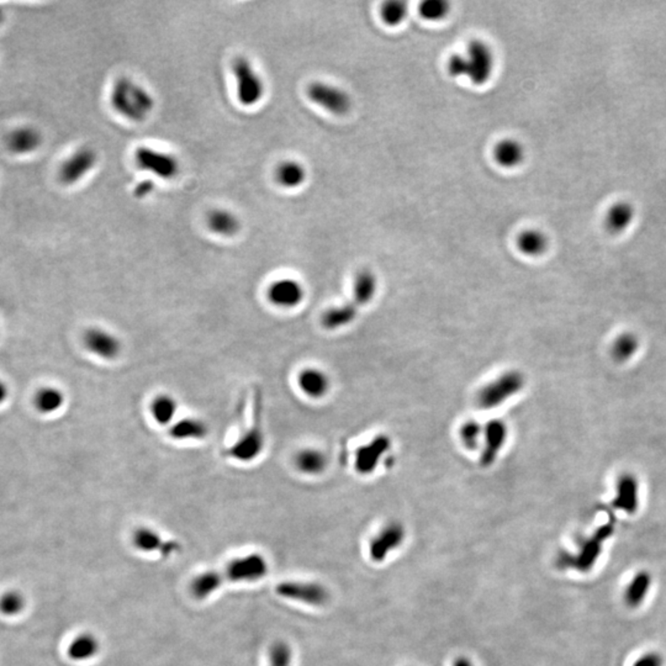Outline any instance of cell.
<instances>
[{
    "instance_id": "obj_1",
    "label": "cell",
    "mask_w": 666,
    "mask_h": 666,
    "mask_svg": "<svg viewBox=\"0 0 666 666\" xmlns=\"http://www.w3.org/2000/svg\"><path fill=\"white\" fill-rule=\"evenodd\" d=\"M495 68L494 51L485 41H471L464 55H453L448 60V73L453 78H466L476 86H484L492 79Z\"/></svg>"
},
{
    "instance_id": "obj_2",
    "label": "cell",
    "mask_w": 666,
    "mask_h": 666,
    "mask_svg": "<svg viewBox=\"0 0 666 666\" xmlns=\"http://www.w3.org/2000/svg\"><path fill=\"white\" fill-rule=\"evenodd\" d=\"M113 109L126 120L143 122L154 109V98L143 86L129 76H121L110 93Z\"/></svg>"
},
{
    "instance_id": "obj_3",
    "label": "cell",
    "mask_w": 666,
    "mask_h": 666,
    "mask_svg": "<svg viewBox=\"0 0 666 666\" xmlns=\"http://www.w3.org/2000/svg\"><path fill=\"white\" fill-rule=\"evenodd\" d=\"M611 523L601 526L589 538H583L578 543L576 552L560 551L555 557V567L560 570H576L579 573H589L600 559L605 542L613 535Z\"/></svg>"
},
{
    "instance_id": "obj_4",
    "label": "cell",
    "mask_w": 666,
    "mask_h": 666,
    "mask_svg": "<svg viewBox=\"0 0 666 666\" xmlns=\"http://www.w3.org/2000/svg\"><path fill=\"white\" fill-rule=\"evenodd\" d=\"M524 385L526 377L521 371H505L479 390L476 404L482 409H497L521 393Z\"/></svg>"
},
{
    "instance_id": "obj_5",
    "label": "cell",
    "mask_w": 666,
    "mask_h": 666,
    "mask_svg": "<svg viewBox=\"0 0 666 666\" xmlns=\"http://www.w3.org/2000/svg\"><path fill=\"white\" fill-rule=\"evenodd\" d=\"M232 72L237 84V98L243 106H254L262 101L266 86L262 76L253 68L246 57H237L232 63Z\"/></svg>"
},
{
    "instance_id": "obj_6",
    "label": "cell",
    "mask_w": 666,
    "mask_h": 666,
    "mask_svg": "<svg viewBox=\"0 0 666 666\" xmlns=\"http://www.w3.org/2000/svg\"><path fill=\"white\" fill-rule=\"evenodd\" d=\"M307 98L314 104L333 115H346L352 108V98L342 88L325 82H314L306 89Z\"/></svg>"
},
{
    "instance_id": "obj_7",
    "label": "cell",
    "mask_w": 666,
    "mask_h": 666,
    "mask_svg": "<svg viewBox=\"0 0 666 666\" xmlns=\"http://www.w3.org/2000/svg\"><path fill=\"white\" fill-rule=\"evenodd\" d=\"M264 433L262 430V420H261V404L256 405V412L253 417V425L248 428L241 437L236 441L235 444L227 450V455L231 458L237 459L240 462H252L258 458L264 449Z\"/></svg>"
},
{
    "instance_id": "obj_8",
    "label": "cell",
    "mask_w": 666,
    "mask_h": 666,
    "mask_svg": "<svg viewBox=\"0 0 666 666\" xmlns=\"http://www.w3.org/2000/svg\"><path fill=\"white\" fill-rule=\"evenodd\" d=\"M135 161L141 170L149 172L164 181L173 179L181 170L179 161L173 154L156 151L153 148H138L135 152Z\"/></svg>"
},
{
    "instance_id": "obj_9",
    "label": "cell",
    "mask_w": 666,
    "mask_h": 666,
    "mask_svg": "<svg viewBox=\"0 0 666 666\" xmlns=\"http://www.w3.org/2000/svg\"><path fill=\"white\" fill-rule=\"evenodd\" d=\"M98 163V154L92 147H82L72 153L60 164L58 178L65 186H73L83 181Z\"/></svg>"
},
{
    "instance_id": "obj_10",
    "label": "cell",
    "mask_w": 666,
    "mask_h": 666,
    "mask_svg": "<svg viewBox=\"0 0 666 666\" xmlns=\"http://www.w3.org/2000/svg\"><path fill=\"white\" fill-rule=\"evenodd\" d=\"M277 594L288 600L299 601L311 606L321 607L330 600L328 590L316 583L284 581L277 586Z\"/></svg>"
},
{
    "instance_id": "obj_11",
    "label": "cell",
    "mask_w": 666,
    "mask_h": 666,
    "mask_svg": "<svg viewBox=\"0 0 666 666\" xmlns=\"http://www.w3.org/2000/svg\"><path fill=\"white\" fill-rule=\"evenodd\" d=\"M268 573V564L261 554H251L247 557L238 558L229 562L222 574V579L231 583L242 581H256L262 579Z\"/></svg>"
},
{
    "instance_id": "obj_12",
    "label": "cell",
    "mask_w": 666,
    "mask_h": 666,
    "mask_svg": "<svg viewBox=\"0 0 666 666\" xmlns=\"http://www.w3.org/2000/svg\"><path fill=\"white\" fill-rule=\"evenodd\" d=\"M391 449V439L380 434L371 442L358 448L355 455V470L362 476H369L380 465L384 457Z\"/></svg>"
},
{
    "instance_id": "obj_13",
    "label": "cell",
    "mask_w": 666,
    "mask_h": 666,
    "mask_svg": "<svg viewBox=\"0 0 666 666\" xmlns=\"http://www.w3.org/2000/svg\"><path fill=\"white\" fill-rule=\"evenodd\" d=\"M508 439V427L503 421H489L484 425V437L481 446L480 463L490 466L496 462Z\"/></svg>"
},
{
    "instance_id": "obj_14",
    "label": "cell",
    "mask_w": 666,
    "mask_h": 666,
    "mask_svg": "<svg viewBox=\"0 0 666 666\" xmlns=\"http://www.w3.org/2000/svg\"><path fill=\"white\" fill-rule=\"evenodd\" d=\"M406 530L399 522H390L377 533L369 544V555L373 562H382L390 553L399 548L405 539Z\"/></svg>"
},
{
    "instance_id": "obj_15",
    "label": "cell",
    "mask_w": 666,
    "mask_h": 666,
    "mask_svg": "<svg viewBox=\"0 0 666 666\" xmlns=\"http://www.w3.org/2000/svg\"><path fill=\"white\" fill-rule=\"evenodd\" d=\"M84 346L92 355L105 361H114L122 350L120 339L104 328H89L84 334Z\"/></svg>"
},
{
    "instance_id": "obj_16",
    "label": "cell",
    "mask_w": 666,
    "mask_h": 666,
    "mask_svg": "<svg viewBox=\"0 0 666 666\" xmlns=\"http://www.w3.org/2000/svg\"><path fill=\"white\" fill-rule=\"evenodd\" d=\"M267 296L268 300L273 305L291 309L302 302L305 298V290L295 279H279L269 285Z\"/></svg>"
},
{
    "instance_id": "obj_17",
    "label": "cell",
    "mask_w": 666,
    "mask_h": 666,
    "mask_svg": "<svg viewBox=\"0 0 666 666\" xmlns=\"http://www.w3.org/2000/svg\"><path fill=\"white\" fill-rule=\"evenodd\" d=\"M133 546L141 552H159L163 557H170L181 551V544L175 541H163L156 530L141 527L133 532Z\"/></svg>"
},
{
    "instance_id": "obj_18",
    "label": "cell",
    "mask_w": 666,
    "mask_h": 666,
    "mask_svg": "<svg viewBox=\"0 0 666 666\" xmlns=\"http://www.w3.org/2000/svg\"><path fill=\"white\" fill-rule=\"evenodd\" d=\"M612 505L624 514H633L638 511L639 481L635 476L626 473L618 478L616 496Z\"/></svg>"
},
{
    "instance_id": "obj_19",
    "label": "cell",
    "mask_w": 666,
    "mask_h": 666,
    "mask_svg": "<svg viewBox=\"0 0 666 666\" xmlns=\"http://www.w3.org/2000/svg\"><path fill=\"white\" fill-rule=\"evenodd\" d=\"M42 143V136L33 126H22L8 135L6 147L14 154L26 156L33 153Z\"/></svg>"
},
{
    "instance_id": "obj_20",
    "label": "cell",
    "mask_w": 666,
    "mask_h": 666,
    "mask_svg": "<svg viewBox=\"0 0 666 666\" xmlns=\"http://www.w3.org/2000/svg\"><path fill=\"white\" fill-rule=\"evenodd\" d=\"M298 385L307 398L321 399L330 391L331 380L327 374L318 368H305L298 375Z\"/></svg>"
},
{
    "instance_id": "obj_21",
    "label": "cell",
    "mask_w": 666,
    "mask_h": 666,
    "mask_svg": "<svg viewBox=\"0 0 666 666\" xmlns=\"http://www.w3.org/2000/svg\"><path fill=\"white\" fill-rule=\"evenodd\" d=\"M653 585V576L648 570H639L629 580L628 585L623 591V601L626 606L635 610L644 603L645 599L649 595Z\"/></svg>"
},
{
    "instance_id": "obj_22",
    "label": "cell",
    "mask_w": 666,
    "mask_h": 666,
    "mask_svg": "<svg viewBox=\"0 0 666 666\" xmlns=\"http://www.w3.org/2000/svg\"><path fill=\"white\" fill-rule=\"evenodd\" d=\"M206 224L211 232L222 237H232L241 229V221L236 213L226 209H215L208 213Z\"/></svg>"
},
{
    "instance_id": "obj_23",
    "label": "cell",
    "mask_w": 666,
    "mask_h": 666,
    "mask_svg": "<svg viewBox=\"0 0 666 666\" xmlns=\"http://www.w3.org/2000/svg\"><path fill=\"white\" fill-rule=\"evenodd\" d=\"M524 156L526 151L523 145L514 138H505L497 143L494 148V159L496 163L506 170L519 167V164L523 162Z\"/></svg>"
},
{
    "instance_id": "obj_24",
    "label": "cell",
    "mask_w": 666,
    "mask_h": 666,
    "mask_svg": "<svg viewBox=\"0 0 666 666\" xmlns=\"http://www.w3.org/2000/svg\"><path fill=\"white\" fill-rule=\"evenodd\" d=\"M328 465L327 455L316 448H305L298 452L295 466L306 476H318Z\"/></svg>"
},
{
    "instance_id": "obj_25",
    "label": "cell",
    "mask_w": 666,
    "mask_h": 666,
    "mask_svg": "<svg viewBox=\"0 0 666 666\" xmlns=\"http://www.w3.org/2000/svg\"><path fill=\"white\" fill-rule=\"evenodd\" d=\"M634 209L629 202H618L608 209L605 219L606 229L611 234H621L633 222Z\"/></svg>"
},
{
    "instance_id": "obj_26",
    "label": "cell",
    "mask_w": 666,
    "mask_h": 666,
    "mask_svg": "<svg viewBox=\"0 0 666 666\" xmlns=\"http://www.w3.org/2000/svg\"><path fill=\"white\" fill-rule=\"evenodd\" d=\"M377 279L375 274L368 269H363L357 273L353 282L355 305L359 307L369 304L374 299V296L377 295Z\"/></svg>"
},
{
    "instance_id": "obj_27",
    "label": "cell",
    "mask_w": 666,
    "mask_h": 666,
    "mask_svg": "<svg viewBox=\"0 0 666 666\" xmlns=\"http://www.w3.org/2000/svg\"><path fill=\"white\" fill-rule=\"evenodd\" d=\"M305 167L298 161H285L275 170V179L285 189H296L306 181Z\"/></svg>"
},
{
    "instance_id": "obj_28",
    "label": "cell",
    "mask_w": 666,
    "mask_h": 666,
    "mask_svg": "<svg viewBox=\"0 0 666 666\" xmlns=\"http://www.w3.org/2000/svg\"><path fill=\"white\" fill-rule=\"evenodd\" d=\"M358 315V306L355 302L334 306L323 314V327L327 330H339L346 327L355 321Z\"/></svg>"
},
{
    "instance_id": "obj_29",
    "label": "cell",
    "mask_w": 666,
    "mask_h": 666,
    "mask_svg": "<svg viewBox=\"0 0 666 666\" xmlns=\"http://www.w3.org/2000/svg\"><path fill=\"white\" fill-rule=\"evenodd\" d=\"M66 401V396L60 389L55 387H46L40 389L35 395V407L42 415H52L60 411Z\"/></svg>"
},
{
    "instance_id": "obj_30",
    "label": "cell",
    "mask_w": 666,
    "mask_h": 666,
    "mask_svg": "<svg viewBox=\"0 0 666 666\" xmlns=\"http://www.w3.org/2000/svg\"><path fill=\"white\" fill-rule=\"evenodd\" d=\"M517 248L524 256L538 257L548 248V237L539 229H526L519 234Z\"/></svg>"
},
{
    "instance_id": "obj_31",
    "label": "cell",
    "mask_w": 666,
    "mask_h": 666,
    "mask_svg": "<svg viewBox=\"0 0 666 666\" xmlns=\"http://www.w3.org/2000/svg\"><path fill=\"white\" fill-rule=\"evenodd\" d=\"M209 428L205 422L197 419H183L170 426V437L175 439H202L206 437Z\"/></svg>"
},
{
    "instance_id": "obj_32",
    "label": "cell",
    "mask_w": 666,
    "mask_h": 666,
    "mask_svg": "<svg viewBox=\"0 0 666 666\" xmlns=\"http://www.w3.org/2000/svg\"><path fill=\"white\" fill-rule=\"evenodd\" d=\"M222 581L224 579L221 571H205L191 581V594L197 600L206 599L224 584Z\"/></svg>"
},
{
    "instance_id": "obj_33",
    "label": "cell",
    "mask_w": 666,
    "mask_h": 666,
    "mask_svg": "<svg viewBox=\"0 0 666 666\" xmlns=\"http://www.w3.org/2000/svg\"><path fill=\"white\" fill-rule=\"evenodd\" d=\"M99 651L98 639L93 634L83 633L72 640L68 647V656L72 660H88L97 656Z\"/></svg>"
},
{
    "instance_id": "obj_34",
    "label": "cell",
    "mask_w": 666,
    "mask_h": 666,
    "mask_svg": "<svg viewBox=\"0 0 666 666\" xmlns=\"http://www.w3.org/2000/svg\"><path fill=\"white\" fill-rule=\"evenodd\" d=\"M177 411H178V403L173 396H170L168 393L159 395L156 399L153 400L152 405H151L153 419L161 426L170 425V422L174 420Z\"/></svg>"
},
{
    "instance_id": "obj_35",
    "label": "cell",
    "mask_w": 666,
    "mask_h": 666,
    "mask_svg": "<svg viewBox=\"0 0 666 666\" xmlns=\"http://www.w3.org/2000/svg\"><path fill=\"white\" fill-rule=\"evenodd\" d=\"M638 339L633 333L627 332L619 334L612 344V357L617 362H627L638 350Z\"/></svg>"
},
{
    "instance_id": "obj_36",
    "label": "cell",
    "mask_w": 666,
    "mask_h": 666,
    "mask_svg": "<svg viewBox=\"0 0 666 666\" xmlns=\"http://www.w3.org/2000/svg\"><path fill=\"white\" fill-rule=\"evenodd\" d=\"M482 437H484V426L478 421H466L460 428L462 443L470 450H476L481 448Z\"/></svg>"
},
{
    "instance_id": "obj_37",
    "label": "cell",
    "mask_w": 666,
    "mask_h": 666,
    "mask_svg": "<svg viewBox=\"0 0 666 666\" xmlns=\"http://www.w3.org/2000/svg\"><path fill=\"white\" fill-rule=\"evenodd\" d=\"M409 14V8L405 1H388L382 8V17L390 26H398Z\"/></svg>"
},
{
    "instance_id": "obj_38",
    "label": "cell",
    "mask_w": 666,
    "mask_h": 666,
    "mask_svg": "<svg viewBox=\"0 0 666 666\" xmlns=\"http://www.w3.org/2000/svg\"><path fill=\"white\" fill-rule=\"evenodd\" d=\"M421 17L428 22H439L447 17L450 6L444 0H426L420 6Z\"/></svg>"
},
{
    "instance_id": "obj_39",
    "label": "cell",
    "mask_w": 666,
    "mask_h": 666,
    "mask_svg": "<svg viewBox=\"0 0 666 666\" xmlns=\"http://www.w3.org/2000/svg\"><path fill=\"white\" fill-rule=\"evenodd\" d=\"M25 608V599L17 591H8L0 597V612L6 616H17Z\"/></svg>"
},
{
    "instance_id": "obj_40",
    "label": "cell",
    "mask_w": 666,
    "mask_h": 666,
    "mask_svg": "<svg viewBox=\"0 0 666 666\" xmlns=\"http://www.w3.org/2000/svg\"><path fill=\"white\" fill-rule=\"evenodd\" d=\"M291 649L285 642H275L269 649V666L291 665Z\"/></svg>"
},
{
    "instance_id": "obj_41",
    "label": "cell",
    "mask_w": 666,
    "mask_h": 666,
    "mask_svg": "<svg viewBox=\"0 0 666 666\" xmlns=\"http://www.w3.org/2000/svg\"><path fill=\"white\" fill-rule=\"evenodd\" d=\"M665 660L660 653L656 651H648L639 656L637 660L634 661L632 666H664Z\"/></svg>"
},
{
    "instance_id": "obj_42",
    "label": "cell",
    "mask_w": 666,
    "mask_h": 666,
    "mask_svg": "<svg viewBox=\"0 0 666 666\" xmlns=\"http://www.w3.org/2000/svg\"><path fill=\"white\" fill-rule=\"evenodd\" d=\"M153 189V184L151 181H143L141 184H138L135 189V194L137 197H146L148 193H151Z\"/></svg>"
},
{
    "instance_id": "obj_43",
    "label": "cell",
    "mask_w": 666,
    "mask_h": 666,
    "mask_svg": "<svg viewBox=\"0 0 666 666\" xmlns=\"http://www.w3.org/2000/svg\"><path fill=\"white\" fill-rule=\"evenodd\" d=\"M8 398H9V388L6 382L0 380V405L4 404Z\"/></svg>"
},
{
    "instance_id": "obj_44",
    "label": "cell",
    "mask_w": 666,
    "mask_h": 666,
    "mask_svg": "<svg viewBox=\"0 0 666 666\" xmlns=\"http://www.w3.org/2000/svg\"><path fill=\"white\" fill-rule=\"evenodd\" d=\"M453 666H474L473 663L465 656H458L454 659Z\"/></svg>"
},
{
    "instance_id": "obj_45",
    "label": "cell",
    "mask_w": 666,
    "mask_h": 666,
    "mask_svg": "<svg viewBox=\"0 0 666 666\" xmlns=\"http://www.w3.org/2000/svg\"><path fill=\"white\" fill-rule=\"evenodd\" d=\"M0 22H1V11H0Z\"/></svg>"
}]
</instances>
